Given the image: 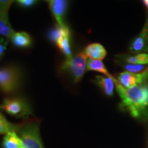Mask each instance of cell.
Returning <instances> with one entry per match:
<instances>
[{
  "label": "cell",
  "mask_w": 148,
  "mask_h": 148,
  "mask_svg": "<svg viewBox=\"0 0 148 148\" xmlns=\"http://www.w3.org/2000/svg\"><path fill=\"white\" fill-rule=\"evenodd\" d=\"M114 86L121 98L120 108L126 111L134 119L148 120V84H138L125 88L116 80Z\"/></svg>",
  "instance_id": "obj_1"
},
{
  "label": "cell",
  "mask_w": 148,
  "mask_h": 148,
  "mask_svg": "<svg viewBox=\"0 0 148 148\" xmlns=\"http://www.w3.org/2000/svg\"><path fill=\"white\" fill-rule=\"evenodd\" d=\"M16 134L21 140L23 148H45L40 137L38 119H27L18 124Z\"/></svg>",
  "instance_id": "obj_2"
},
{
  "label": "cell",
  "mask_w": 148,
  "mask_h": 148,
  "mask_svg": "<svg viewBox=\"0 0 148 148\" xmlns=\"http://www.w3.org/2000/svg\"><path fill=\"white\" fill-rule=\"evenodd\" d=\"M22 73L14 65L0 67V90L6 95L16 92L21 84Z\"/></svg>",
  "instance_id": "obj_3"
},
{
  "label": "cell",
  "mask_w": 148,
  "mask_h": 148,
  "mask_svg": "<svg viewBox=\"0 0 148 148\" xmlns=\"http://www.w3.org/2000/svg\"><path fill=\"white\" fill-rule=\"evenodd\" d=\"M0 109L16 118L27 119L32 114L31 106L27 100L21 97L5 98L0 106Z\"/></svg>",
  "instance_id": "obj_4"
},
{
  "label": "cell",
  "mask_w": 148,
  "mask_h": 148,
  "mask_svg": "<svg viewBox=\"0 0 148 148\" xmlns=\"http://www.w3.org/2000/svg\"><path fill=\"white\" fill-rule=\"evenodd\" d=\"M86 56L81 51L72 58L66 59L62 64L61 70L66 71L74 83H78L86 71Z\"/></svg>",
  "instance_id": "obj_5"
},
{
  "label": "cell",
  "mask_w": 148,
  "mask_h": 148,
  "mask_svg": "<svg viewBox=\"0 0 148 148\" xmlns=\"http://www.w3.org/2000/svg\"><path fill=\"white\" fill-rule=\"evenodd\" d=\"M129 50L132 53L148 52V18L141 32L130 42Z\"/></svg>",
  "instance_id": "obj_6"
},
{
  "label": "cell",
  "mask_w": 148,
  "mask_h": 148,
  "mask_svg": "<svg viewBox=\"0 0 148 148\" xmlns=\"http://www.w3.org/2000/svg\"><path fill=\"white\" fill-rule=\"evenodd\" d=\"M49 10L57 22V24L62 27H65L64 16L67 10L69 1L66 0H49L47 1Z\"/></svg>",
  "instance_id": "obj_7"
},
{
  "label": "cell",
  "mask_w": 148,
  "mask_h": 148,
  "mask_svg": "<svg viewBox=\"0 0 148 148\" xmlns=\"http://www.w3.org/2000/svg\"><path fill=\"white\" fill-rule=\"evenodd\" d=\"M116 80L125 88H130L136 85L147 83L141 73H133L128 71H123L118 74Z\"/></svg>",
  "instance_id": "obj_8"
},
{
  "label": "cell",
  "mask_w": 148,
  "mask_h": 148,
  "mask_svg": "<svg viewBox=\"0 0 148 148\" xmlns=\"http://www.w3.org/2000/svg\"><path fill=\"white\" fill-rule=\"evenodd\" d=\"M116 80L115 77H109L105 75H96L92 82L97 85L104 94L107 96L111 97L114 94V82Z\"/></svg>",
  "instance_id": "obj_9"
},
{
  "label": "cell",
  "mask_w": 148,
  "mask_h": 148,
  "mask_svg": "<svg viewBox=\"0 0 148 148\" xmlns=\"http://www.w3.org/2000/svg\"><path fill=\"white\" fill-rule=\"evenodd\" d=\"M83 53L86 58H89L91 60H102L105 58L107 54L106 50L104 47L100 43L93 42L88 45L83 50Z\"/></svg>",
  "instance_id": "obj_10"
},
{
  "label": "cell",
  "mask_w": 148,
  "mask_h": 148,
  "mask_svg": "<svg viewBox=\"0 0 148 148\" xmlns=\"http://www.w3.org/2000/svg\"><path fill=\"white\" fill-rule=\"evenodd\" d=\"M10 40L14 47L21 49L29 47L32 44V37L28 33L23 31L14 32Z\"/></svg>",
  "instance_id": "obj_11"
},
{
  "label": "cell",
  "mask_w": 148,
  "mask_h": 148,
  "mask_svg": "<svg viewBox=\"0 0 148 148\" xmlns=\"http://www.w3.org/2000/svg\"><path fill=\"white\" fill-rule=\"evenodd\" d=\"M69 34H71V32H70V29L67 25L65 27H62L56 23L52 28L49 30L47 34V38L49 41L56 45L61 38Z\"/></svg>",
  "instance_id": "obj_12"
},
{
  "label": "cell",
  "mask_w": 148,
  "mask_h": 148,
  "mask_svg": "<svg viewBox=\"0 0 148 148\" xmlns=\"http://www.w3.org/2000/svg\"><path fill=\"white\" fill-rule=\"evenodd\" d=\"M14 33V29L9 22L8 13L0 11V34L9 40Z\"/></svg>",
  "instance_id": "obj_13"
},
{
  "label": "cell",
  "mask_w": 148,
  "mask_h": 148,
  "mask_svg": "<svg viewBox=\"0 0 148 148\" xmlns=\"http://www.w3.org/2000/svg\"><path fill=\"white\" fill-rule=\"evenodd\" d=\"M3 148H23L21 140L16 132L5 134L2 140Z\"/></svg>",
  "instance_id": "obj_14"
},
{
  "label": "cell",
  "mask_w": 148,
  "mask_h": 148,
  "mask_svg": "<svg viewBox=\"0 0 148 148\" xmlns=\"http://www.w3.org/2000/svg\"><path fill=\"white\" fill-rule=\"evenodd\" d=\"M86 71H97L103 74L105 76L109 77H114L109 73L101 60H91V59L88 60L86 62Z\"/></svg>",
  "instance_id": "obj_15"
},
{
  "label": "cell",
  "mask_w": 148,
  "mask_h": 148,
  "mask_svg": "<svg viewBox=\"0 0 148 148\" xmlns=\"http://www.w3.org/2000/svg\"><path fill=\"white\" fill-rule=\"evenodd\" d=\"M18 127V124H14L9 122L0 111V135L6 134L11 132H16Z\"/></svg>",
  "instance_id": "obj_16"
},
{
  "label": "cell",
  "mask_w": 148,
  "mask_h": 148,
  "mask_svg": "<svg viewBox=\"0 0 148 148\" xmlns=\"http://www.w3.org/2000/svg\"><path fill=\"white\" fill-rule=\"evenodd\" d=\"M70 38H71V34L66 35L62 38H61L60 41L56 45L61 52L65 56L66 59H69L73 57L71 44H70Z\"/></svg>",
  "instance_id": "obj_17"
},
{
  "label": "cell",
  "mask_w": 148,
  "mask_h": 148,
  "mask_svg": "<svg viewBox=\"0 0 148 148\" xmlns=\"http://www.w3.org/2000/svg\"><path fill=\"white\" fill-rule=\"evenodd\" d=\"M123 67L126 70V71L130 72V73H136L137 72H139L142 70H143L144 67L143 65L141 64H127L124 62Z\"/></svg>",
  "instance_id": "obj_18"
},
{
  "label": "cell",
  "mask_w": 148,
  "mask_h": 148,
  "mask_svg": "<svg viewBox=\"0 0 148 148\" xmlns=\"http://www.w3.org/2000/svg\"><path fill=\"white\" fill-rule=\"evenodd\" d=\"M37 3H38V1L36 0H18V1H16V3L20 7L24 8H32Z\"/></svg>",
  "instance_id": "obj_19"
},
{
  "label": "cell",
  "mask_w": 148,
  "mask_h": 148,
  "mask_svg": "<svg viewBox=\"0 0 148 148\" xmlns=\"http://www.w3.org/2000/svg\"><path fill=\"white\" fill-rule=\"evenodd\" d=\"M135 58H136V63L137 64H148V54L145 53H138V54L135 55Z\"/></svg>",
  "instance_id": "obj_20"
},
{
  "label": "cell",
  "mask_w": 148,
  "mask_h": 148,
  "mask_svg": "<svg viewBox=\"0 0 148 148\" xmlns=\"http://www.w3.org/2000/svg\"><path fill=\"white\" fill-rule=\"evenodd\" d=\"M12 2L13 1H10V0H0V11L8 13L9 8Z\"/></svg>",
  "instance_id": "obj_21"
},
{
  "label": "cell",
  "mask_w": 148,
  "mask_h": 148,
  "mask_svg": "<svg viewBox=\"0 0 148 148\" xmlns=\"http://www.w3.org/2000/svg\"><path fill=\"white\" fill-rule=\"evenodd\" d=\"M8 40H5L3 38L0 39V60L2 58V57L4 55L5 51L6 49L7 45H8Z\"/></svg>",
  "instance_id": "obj_22"
},
{
  "label": "cell",
  "mask_w": 148,
  "mask_h": 148,
  "mask_svg": "<svg viewBox=\"0 0 148 148\" xmlns=\"http://www.w3.org/2000/svg\"><path fill=\"white\" fill-rule=\"evenodd\" d=\"M141 73H142V75H143L145 80L146 81V82H148V66L147 67V69L144 70L143 72H141Z\"/></svg>",
  "instance_id": "obj_23"
},
{
  "label": "cell",
  "mask_w": 148,
  "mask_h": 148,
  "mask_svg": "<svg viewBox=\"0 0 148 148\" xmlns=\"http://www.w3.org/2000/svg\"><path fill=\"white\" fill-rule=\"evenodd\" d=\"M143 2L144 3V4H145V5H146V7H147V8L148 9V0H144Z\"/></svg>",
  "instance_id": "obj_24"
},
{
  "label": "cell",
  "mask_w": 148,
  "mask_h": 148,
  "mask_svg": "<svg viewBox=\"0 0 148 148\" xmlns=\"http://www.w3.org/2000/svg\"><path fill=\"white\" fill-rule=\"evenodd\" d=\"M147 148H148V143H147Z\"/></svg>",
  "instance_id": "obj_25"
}]
</instances>
